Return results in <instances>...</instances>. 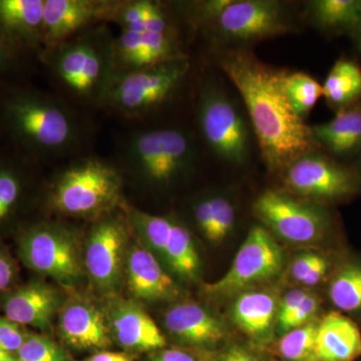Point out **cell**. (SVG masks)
<instances>
[{
  "label": "cell",
  "instance_id": "obj_4",
  "mask_svg": "<svg viewBox=\"0 0 361 361\" xmlns=\"http://www.w3.org/2000/svg\"><path fill=\"white\" fill-rule=\"evenodd\" d=\"M123 179L111 164L84 159L65 169L56 178L51 205L71 217L101 218L122 200Z\"/></svg>",
  "mask_w": 361,
  "mask_h": 361
},
{
  "label": "cell",
  "instance_id": "obj_2",
  "mask_svg": "<svg viewBox=\"0 0 361 361\" xmlns=\"http://www.w3.org/2000/svg\"><path fill=\"white\" fill-rule=\"evenodd\" d=\"M1 121L20 147L42 156L70 152L80 139L75 116L63 104L42 92L16 90L1 104Z\"/></svg>",
  "mask_w": 361,
  "mask_h": 361
},
{
  "label": "cell",
  "instance_id": "obj_36",
  "mask_svg": "<svg viewBox=\"0 0 361 361\" xmlns=\"http://www.w3.org/2000/svg\"><path fill=\"white\" fill-rule=\"evenodd\" d=\"M262 350L254 346L242 344H231L217 351H210L209 361H270L266 358Z\"/></svg>",
  "mask_w": 361,
  "mask_h": 361
},
{
  "label": "cell",
  "instance_id": "obj_15",
  "mask_svg": "<svg viewBox=\"0 0 361 361\" xmlns=\"http://www.w3.org/2000/svg\"><path fill=\"white\" fill-rule=\"evenodd\" d=\"M116 6L97 0H45L42 42L58 44L97 20H111Z\"/></svg>",
  "mask_w": 361,
  "mask_h": 361
},
{
  "label": "cell",
  "instance_id": "obj_33",
  "mask_svg": "<svg viewBox=\"0 0 361 361\" xmlns=\"http://www.w3.org/2000/svg\"><path fill=\"white\" fill-rule=\"evenodd\" d=\"M23 180L13 166L0 161V224L13 212L23 195Z\"/></svg>",
  "mask_w": 361,
  "mask_h": 361
},
{
  "label": "cell",
  "instance_id": "obj_26",
  "mask_svg": "<svg viewBox=\"0 0 361 361\" xmlns=\"http://www.w3.org/2000/svg\"><path fill=\"white\" fill-rule=\"evenodd\" d=\"M329 297L337 311L361 319V260L351 259L334 270Z\"/></svg>",
  "mask_w": 361,
  "mask_h": 361
},
{
  "label": "cell",
  "instance_id": "obj_42",
  "mask_svg": "<svg viewBox=\"0 0 361 361\" xmlns=\"http://www.w3.org/2000/svg\"><path fill=\"white\" fill-rule=\"evenodd\" d=\"M16 66V51L0 32V73H11Z\"/></svg>",
  "mask_w": 361,
  "mask_h": 361
},
{
  "label": "cell",
  "instance_id": "obj_20",
  "mask_svg": "<svg viewBox=\"0 0 361 361\" xmlns=\"http://www.w3.org/2000/svg\"><path fill=\"white\" fill-rule=\"evenodd\" d=\"M361 357V331L355 320L331 311L318 322L312 361H356Z\"/></svg>",
  "mask_w": 361,
  "mask_h": 361
},
{
  "label": "cell",
  "instance_id": "obj_29",
  "mask_svg": "<svg viewBox=\"0 0 361 361\" xmlns=\"http://www.w3.org/2000/svg\"><path fill=\"white\" fill-rule=\"evenodd\" d=\"M318 322L282 334L266 349L270 361H312Z\"/></svg>",
  "mask_w": 361,
  "mask_h": 361
},
{
  "label": "cell",
  "instance_id": "obj_24",
  "mask_svg": "<svg viewBox=\"0 0 361 361\" xmlns=\"http://www.w3.org/2000/svg\"><path fill=\"white\" fill-rule=\"evenodd\" d=\"M323 97L337 111L361 99V68L355 61L341 59L334 63L322 85Z\"/></svg>",
  "mask_w": 361,
  "mask_h": 361
},
{
  "label": "cell",
  "instance_id": "obj_1",
  "mask_svg": "<svg viewBox=\"0 0 361 361\" xmlns=\"http://www.w3.org/2000/svg\"><path fill=\"white\" fill-rule=\"evenodd\" d=\"M217 63L243 99L268 170L283 174L297 159L318 151L310 126L285 94L281 70L244 49L221 51Z\"/></svg>",
  "mask_w": 361,
  "mask_h": 361
},
{
  "label": "cell",
  "instance_id": "obj_39",
  "mask_svg": "<svg viewBox=\"0 0 361 361\" xmlns=\"http://www.w3.org/2000/svg\"><path fill=\"white\" fill-rule=\"evenodd\" d=\"M25 332L18 323L8 318H0V348L7 353H16L25 341Z\"/></svg>",
  "mask_w": 361,
  "mask_h": 361
},
{
  "label": "cell",
  "instance_id": "obj_11",
  "mask_svg": "<svg viewBox=\"0 0 361 361\" xmlns=\"http://www.w3.org/2000/svg\"><path fill=\"white\" fill-rule=\"evenodd\" d=\"M223 39L250 44L295 28L290 11L275 0H231L211 25Z\"/></svg>",
  "mask_w": 361,
  "mask_h": 361
},
{
  "label": "cell",
  "instance_id": "obj_21",
  "mask_svg": "<svg viewBox=\"0 0 361 361\" xmlns=\"http://www.w3.org/2000/svg\"><path fill=\"white\" fill-rule=\"evenodd\" d=\"M59 310V292L42 281L25 285L7 297L4 303V312L9 320L42 330L51 326L54 315Z\"/></svg>",
  "mask_w": 361,
  "mask_h": 361
},
{
  "label": "cell",
  "instance_id": "obj_22",
  "mask_svg": "<svg viewBox=\"0 0 361 361\" xmlns=\"http://www.w3.org/2000/svg\"><path fill=\"white\" fill-rule=\"evenodd\" d=\"M45 0H0V32L16 51L42 42Z\"/></svg>",
  "mask_w": 361,
  "mask_h": 361
},
{
  "label": "cell",
  "instance_id": "obj_23",
  "mask_svg": "<svg viewBox=\"0 0 361 361\" xmlns=\"http://www.w3.org/2000/svg\"><path fill=\"white\" fill-rule=\"evenodd\" d=\"M318 146L331 155L348 157L361 153V104L337 111L329 122L311 127Z\"/></svg>",
  "mask_w": 361,
  "mask_h": 361
},
{
  "label": "cell",
  "instance_id": "obj_45",
  "mask_svg": "<svg viewBox=\"0 0 361 361\" xmlns=\"http://www.w3.org/2000/svg\"><path fill=\"white\" fill-rule=\"evenodd\" d=\"M350 35L353 37V40H355L356 49L361 54V21Z\"/></svg>",
  "mask_w": 361,
  "mask_h": 361
},
{
  "label": "cell",
  "instance_id": "obj_9",
  "mask_svg": "<svg viewBox=\"0 0 361 361\" xmlns=\"http://www.w3.org/2000/svg\"><path fill=\"white\" fill-rule=\"evenodd\" d=\"M283 180L289 193L323 205L348 200L361 189L357 171L318 151L293 161L284 171Z\"/></svg>",
  "mask_w": 361,
  "mask_h": 361
},
{
  "label": "cell",
  "instance_id": "obj_43",
  "mask_svg": "<svg viewBox=\"0 0 361 361\" xmlns=\"http://www.w3.org/2000/svg\"><path fill=\"white\" fill-rule=\"evenodd\" d=\"M16 277V266L8 255L0 251V291L6 290Z\"/></svg>",
  "mask_w": 361,
  "mask_h": 361
},
{
  "label": "cell",
  "instance_id": "obj_38",
  "mask_svg": "<svg viewBox=\"0 0 361 361\" xmlns=\"http://www.w3.org/2000/svg\"><path fill=\"white\" fill-rule=\"evenodd\" d=\"M320 306H322V299L317 294L310 291L301 305L299 306L298 310L287 322L283 334L292 329H298L308 323L315 322L316 316L320 310Z\"/></svg>",
  "mask_w": 361,
  "mask_h": 361
},
{
  "label": "cell",
  "instance_id": "obj_48",
  "mask_svg": "<svg viewBox=\"0 0 361 361\" xmlns=\"http://www.w3.org/2000/svg\"><path fill=\"white\" fill-rule=\"evenodd\" d=\"M360 103L361 104V99H360Z\"/></svg>",
  "mask_w": 361,
  "mask_h": 361
},
{
  "label": "cell",
  "instance_id": "obj_27",
  "mask_svg": "<svg viewBox=\"0 0 361 361\" xmlns=\"http://www.w3.org/2000/svg\"><path fill=\"white\" fill-rule=\"evenodd\" d=\"M311 20L325 32L351 35L361 21V0H315Z\"/></svg>",
  "mask_w": 361,
  "mask_h": 361
},
{
  "label": "cell",
  "instance_id": "obj_44",
  "mask_svg": "<svg viewBox=\"0 0 361 361\" xmlns=\"http://www.w3.org/2000/svg\"><path fill=\"white\" fill-rule=\"evenodd\" d=\"M85 361H134V356L126 353L99 351V353L90 356Z\"/></svg>",
  "mask_w": 361,
  "mask_h": 361
},
{
  "label": "cell",
  "instance_id": "obj_17",
  "mask_svg": "<svg viewBox=\"0 0 361 361\" xmlns=\"http://www.w3.org/2000/svg\"><path fill=\"white\" fill-rule=\"evenodd\" d=\"M113 339L130 351H157L167 341L158 325L141 306L132 300L114 298L106 308Z\"/></svg>",
  "mask_w": 361,
  "mask_h": 361
},
{
  "label": "cell",
  "instance_id": "obj_18",
  "mask_svg": "<svg viewBox=\"0 0 361 361\" xmlns=\"http://www.w3.org/2000/svg\"><path fill=\"white\" fill-rule=\"evenodd\" d=\"M278 308L279 301L273 292L253 288L235 296L231 318L252 346L266 351L274 342Z\"/></svg>",
  "mask_w": 361,
  "mask_h": 361
},
{
  "label": "cell",
  "instance_id": "obj_10",
  "mask_svg": "<svg viewBox=\"0 0 361 361\" xmlns=\"http://www.w3.org/2000/svg\"><path fill=\"white\" fill-rule=\"evenodd\" d=\"M202 135L219 158L233 165H243L250 155L251 133L238 106L215 87L202 92L198 104Z\"/></svg>",
  "mask_w": 361,
  "mask_h": 361
},
{
  "label": "cell",
  "instance_id": "obj_37",
  "mask_svg": "<svg viewBox=\"0 0 361 361\" xmlns=\"http://www.w3.org/2000/svg\"><path fill=\"white\" fill-rule=\"evenodd\" d=\"M310 292L307 289L296 288L292 289L285 294L283 298L280 301L279 308H278L276 329H275L278 336L283 334L287 322L298 310L299 306L301 305Z\"/></svg>",
  "mask_w": 361,
  "mask_h": 361
},
{
  "label": "cell",
  "instance_id": "obj_47",
  "mask_svg": "<svg viewBox=\"0 0 361 361\" xmlns=\"http://www.w3.org/2000/svg\"><path fill=\"white\" fill-rule=\"evenodd\" d=\"M358 175H360V179H361V153L360 157V161H358V171H357Z\"/></svg>",
  "mask_w": 361,
  "mask_h": 361
},
{
  "label": "cell",
  "instance_id": "obj_19",
  "mask_svg": "<svg viewBox=\"0 0 361 361\" xmlns=\"http://www.w3.org/2000/svg\"><path fill=\"white\" fill-rule=\"evenodd\" d=\"M125 272L130 290L139 300L157 302L179 296V288L173 278L145 247L133 245L128 250Z\"/></svg>",
  "mask_w": 361,
  "mask_h": 361
},
{
  "label": "cell",
  "instance_id": "obj_28",
  "mask_svg": "<svg viewBox=\"0 0 361 361\" xmlns=\"http://www.w3.org/2000/svg\"><path fill=\"white\" fill-rule=\"evenodd\" d=\"M164 258L176 275L195 281L200 274L201 261L193 237L185 226L175 221Z\"/></svg>",
  "mask_w": 361,
  "mask_h": 361
},
{
  "label": "cell",
  "instance_id": "obj_35",
  "mask_svg": "<svg viewBox=\"0 0 361 361\" xmlns=\"http://www.w3.org/2000/svg\"><path fill=\"white\" fill-rule=\"evenodd\" d=\"M18 361H68L65 351L49 337L27 336L20 350Z\"/></svg>",
  "mask_w": 361,
  "mask_h": 361
},
{
  "label": "cell",
  "instance_id": "obj_8",
  "mask_svg": "<svg viewBox=\"0 0 361 361\" xmlns=\"http://www.w3.org/2000/svg\"><path fill=\"white\" fill-rule=\"evenodd\" d=\"M186 58L149 68L116 71L101 103L127 116H137L163 104L186 77Z\"/></svg>",
  "mask_w": 361,
  "mask_h": 361
},
{
  "label": "cell",
  "instance_id": "obj_12",
  "mask_svg": "<svg viewBox=\"0 0 361 361\" xmlns=\"http://www.w3.org/2000/svg\"><path fill=\"white\" fill-rule=\"evenodd\" d=\"M77 245L75 237L66 228L35 226L21 238L20 257L30 269L71 284L82 275Z\"/></svg>",
  "mask_w": 361,
  "mask_h": 361
},
{
  "label": "cell",
  "instance_id": "obj_25",
  "mask_svg": "<svg viewBox=\"0 0 361 361\" xmlns=\"http://www.w3.org/2000/svg\"><path fill=\"white\" fill-rule=\"evenodd\" d=\"M111 20L116 21L125 32H171L165 11L160 4L149 0L118 2Z\"/></svg>",
  "mask_w": 361,
  "mask_h": 361
},
{
  "label": "cell",
  "instance_id": "obj_32",
  "mask_svg": "<svg viewBox=\"0 0 361 361\" xmlns=\"http://www.w3.org/2000/svg\"><path fill=\"white\" fill-rule=\"evenodd\" d=\"M130 221L145 243L164 256L175 220L130 209Z\"/></svg>",
  "mask_w": 361,
  "mask_h": 361
},
{
  "label": "cell",
  "instance_id": "obj_41",
  "mask_svg": "<svg viewBox=\"0 0 361 361\" xmlns=\"http://www.w3.org/2000/svg\"><path fill=\"white\" fill-rule=\"evenodd\" d=\"M210 351L195 353L185 348H161L154 351L149 361H209Z\"/></svg>",
  "mask_w": 361,
  "mask_h": 361
},
{
  "label": "cell",
  "instance_id": "obj_14",
  "mask_svg": "<svg viewBox=\"0 0 361 361\" xmlns=\"http://www.w3.org/2000/svg\"><path fill=\"white\" fill-rule=\"evenodd\" d=\"M59 310V334L68 346L99 350L111 345L113 336L104 308L85 297L73 296Z\"/></svg>",
  "mask_w": 361,
  "mask_h": 361
},
{
  "label": "cell",
  "instance_id": "obj_30",
  "mask_svg": "<svg viewBox=\"0 0 361 361\" xmlns=\"http://www.w3.org/2000/svg\"><path fill=\"white\" fill-rule=\"evenodd\" d=\"M282 87L291 106L301 118L312 111L323 97V87L314 78L301 71H282Z\"/></svg>",
  "mask_w": 361,
  "mask_h": 361
},
{
  "label": "cell",
  "instance_id": "obj_5",
  "mask_svg": "<svg viewBox=\"0 0 361 361\" xmlns=\"http://www.w3.org/2000/svg\"><path fill=\"white\" fill-rule=\"evenodd\" d=\"M123 158L142 179L168 186L193 167L197 156L194 142L186 132L166 128L130 135Z\"/></svg>",
  "mask_w": 361,
  "mask_h": 361
},
{
  "label": "cell",
  "instance_id": "obj_3",
  "mask_svg": "<svg viewBox=\"0 0 361 361\" xmlns=\"http://www.w3.org/2000/svg\"><path fill=\"white\" fill-rule=\"evenodd\" d=\"M44 59L71 94L101 103L116 73L115 39L104 30H87L47 47Z\"/></svg>",
  "mask_w": 361,
  "mask_h": 361
},
{
  "label": "cell",
  "instance_id": "obj_16",
  "mask_svg": "<svg viewBox=\"0 0 361 361\" xmlns=\"http://www.w3.org/2000/svg\"><path fill=\"white\" fill-rule=\"evenodd\" d=\"M166 329L176 341L196 350L215 351L228 338L224 323L200 304H176L164 316Z\"/></svg>",
  "mask_w": 361,
  "mask_h": 361
},
{
  "label": "cell",
  "instance_id": "obj_7",
  "mask_svg": "<svg viewBox=\"0 0 361 361\" xmlns=\"http://www.w3.org/2000/svg\"><path fill=\"white\" fill-rule=\"evenodd\" d=\"M284 262L283 249L276 238L263 226H254L227 273L217 281L204 284L202 291L215 300L237 296L276 278Z\"/></svg>",
  "mask_w": 361,
  "mask_h": 361
},
{
  "label": "cell",
  "instance_id": "obj_46",
  "mask_svg": "<svg viewBox=\"0 0 361 361\" xmlns=\"http://www.w3.org/2000/svg\"><path fill=\"white\" fill-rule=\"evenodd\" d=\"M0 361H18L16 355L13 353H7L4 349L0 348Z\"/></svg>",
  "mask_w": 361,
  "mask_h": 361
},
{
  "label": "cell",
  "instance_id": "obj_31",
  "mask_svg": "<svg viewBox=\"0 0 361 361\" xmlns=\"http://www.w3.org/2000/svg\"><path fill=\"white\" fill-rule=\"evenodd\" d=\"M334 259L317 251H305L292 260L289 273L291 279L303 286L313 287L322 283L334 272Z\"/></svg>",
  "mask_w": 361,
  "mask_h": 361
},
{
  "label": "cell",
  "instance_id": "obj_13",
  "mask_svg": "<svg viewBox=\"0 0 361 361\" xmlns=\"http://www.w3.org/2000/svg\"><path fill=\"white\" fill-rule=\"evenodd\" d=\"M128 230L122 218L106 214L90 230L85 252V266L99 289L111 291L125 273Z\"/></svg>",
  "mask_w": 361,
  "mask_h": 361
},
{
  "label": "cell",
  "instance_id": "obj_6",
  "mask_svg": "<svg viewBox=\"0 0 361 361\" xmlns=\"http://www.w3.org/2000/svg\"><path fill=\"white\" fill-rule=\"evenodd\" d=\"M253 213L273 236L287 243H319L334 227L331 213L323 204L274 190L256 199Z\"/></svg>",
  "mask_w": 361,
  "mask_h": 361
},
{
  "label": "cell",
  "instance_id": "obj_34",
  "mask_svg": "<svg viewBox=\"0 0 361 361\" xmlns=\"http://www.w3.org/2000/svg\"><path fill=\"white\" fill-rule=\"evenodd\" d=\"M212 209V233L209 240L213 243L224 241L236 224V208L234 203L225 195H210Z\"/></svg>",
  "mask_w": 361,
  "mask_h": 361
},
{
  "label": "cell",
  "instance_id": "obj_40",
  "mask_svg": "<svg viewBox=\"0 0 361 361\" xmlns=\"http://www.w3.org/2000/svg\"><path fill=\"white\" fill-rule=\"evenodd\" d=\"M231 0H207V1L193 2V20L201 25H212Z\"/></svg>",
  "mask_w": 361,
  "mask_h": 361
}]
</instances>
